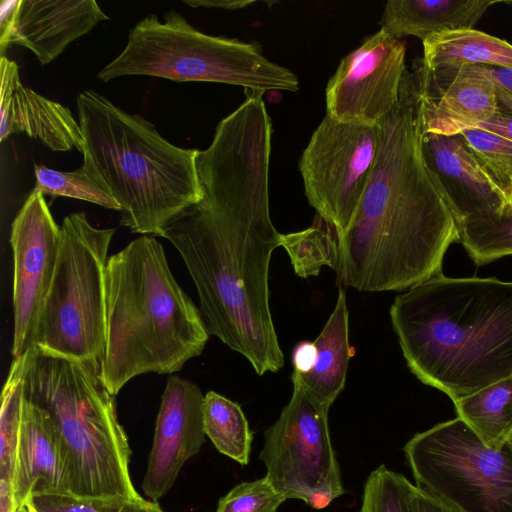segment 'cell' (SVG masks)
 Segmentation results:
<instances>
[{
  "instance_id": "74e56055",
  "label": "cell",
  "mask_w": 512,
  "mask_h": 512,
  "mask_svg": "<svg viewBox=\"0 0 512 512\" xmlns=\"http://www.w3.org/2000/svg\"><path fill=\"white\" fill-rule=\"evenodd\" d=\"M184 3L193 8H220L225 10H237L252 5L254 1L246 0H184Z\"/></svg>"
},
{
  "instance_id": "e0dca14e",
  "label": "cell",
  "mask_w": 512,
  "mask_h": 512,
  "mask_svg": "<svg viewBox=\"0 0 512 512\" xmlns=\"http://www.w3.org/2000/svg\"><path fill=\"white\" fill-rule=\"evenodd\" d=\"M109 17L95 0H22L11 44L46 65Z\"/></svg>"
},
{
  "instance_id": "ffe728a7",
  "label": "cell",
  "mask_w": 512,
  "mask_h": 512,
  "mask_svg": "<svg viewBox=\"0 0 512 512\" xmlns=\"http://www.w3.org/2000/svg\"><path fill=\"white\" fill-rule=\"evenodd\" d=\"M491 0H389L381 28L395 38L414 36L422 41L447 31L474 29Z\"/></svg>"
},
{
  "instance_id": "d4e9b609",
  "label": "cell",
  "mask_w": 512,
  "mask_h": 512,
  "mask_svg": "<svg viewBox=\"0 0 512 512\" xmlns=\"http://www.w3.org/2000/svg\"><path fill=\"white\" fill-rule=\"evenodd\" d=\"M203 425L215 448L241 465L250 458L253 433L241 406L225 396L209 391L204 395Z\"/></svg>"
},
{
  "instance_id": "ab89813d",
  "label": "cell",
  "mask_w": 512,
  "mask_h": 512,
  "mask_svg": "<svg viewBox=\"0 0 512 512\" xmlns=\"http://www.w3.org/2000/svg\"><path fill=\"white\" fill-rule=\"evenodd\" d=\"M137 512H164L158 502L152 500H145L144 498L139 502Z\"/></svg>"
},
{
  "instance_id": "9a60e30c",
  "label": "cell",
  "mask_w": 512,
  "mask_h": 512,
  "mask_svg": "<svg viewBox=\"0 0 512 512\" xmlns=\"http://www.w3.org/2000/svg\"><path fill=\"white\" fill-rule=\"evenodd\" d=\"M414 74L425 133L458 134L488 121L499 110L494 84L474 66L419 67Z\"/></svg>"
},
{
  "instance_id": "7bdbcfd3",
  "label": "cell",
  "mask_w": 512,
  "mask_h": 512,
  "mask_svg": "<svg viewBox=\"0 0 512 512\" xmlns=\"http://www.w3.org/2000/svg\"><path fill=\"white\" fill-rule=\"evenodd\" d=\"M511 210V209H510Z\"/></svg>"
},
{
  "instance_id": "d590c367",
  "label": "cell",
  "mask_w": 512,
  "mask_h": 512,
  "mask_svg": "<svg viewBox=\"0 0 512 512\" xmlns=\"http://www.w3.org/2000/svg\"><path fill=\"white\" fill-rule=\"evenodd\" d=\"M315 354L316 350L313 342L303 341L299 343L293 351V371L299 373L309 371L313 367Z\"/></svg>"
},
{
  "instance_id": "8d00e7d4",
  "label": "cell",
  "mask_w": 512,
  "mask_h": 512,
  "mask_svg": "<svg viewBox=\"0 0 512 512\" xmlns=\"http://www.w3.org/2000/svg\"><path fill=\"white\" fill-rule=\"evenodd\" d=\"M415 512H453L442 502L415 486L413 497Z\"/></svg>"
},
{
  "instance_id": "44dd1931",
  "label": "cell",
  "mask_w": 512,
  "mask_h": 512,
  "mask_svg": "<svg viewBox=\"0 0 512 512\" xmlns=\"http://www.w3.org/2000/svg\"><path fill=\"white\" fill-rule=\"evenodd\" d=\"M316 350L313 367L293 371L292 382L299 384L314 400L330 408L345 386L353 349L349 343L346 293L340 287L333 312L313 342Z\"/></svg>"
},
{
  "instance_id": "7a4b0ae2",
  "label": "cell",
  "mask_w": 512,
  "mask_h": 512,
  "mask_svg": "<svg viewBox=\"0 0 512 512\" xmlns=\"http://www.w3.org/2000/svg\"><path fill=\"white\" fill-rule=\"evenodd\" d=\"M378 126L377 157L339 239L335 271L341 284L359 291H403L442 274L459 228L423 156L415 74L406 72L398 103Z\"/></svg>"
},
{
  "instance_id": "484cf974",
  "label": "cell",
  "mask_w": 512,
  "mask_h": 512,
  "mask_svg": "<svg viewBox=\"0 0 512 512\" xmlns=\"http://www.w3.org/2000/svg\"><path fill=\"white\" fill-rule=\"evenodd\" d=\"M458 228L460 242L476 265L512 255V209L470 215Z\"/></svg>"
},
{
  "instance_id": "8fae6325",
  "label": "cell",
  "mask_w": 512,
  "mask_h": 512,
  "mask_svg": "<svg viewBox=\"0 0 512 512\" xmlns=\"http://www.w3.org/2000/svg\"><path fill=\"white\" fill-rule=\"evenodd\" d=\"M379 141L378 125L341 122L326 114L302 152L299 170L307 200L339 239L364 194Z\"/></svg>"
},
{
  "instance_id": "4fadbf2b",
  "label": "cell",
  "mask_w": 512,
  "mask_h": 512,
  "mask_svg": "<svg viewBox=\"0 0 512 512\" xmlns=\"http://www.w3.org/2000/svg\"><path fill=\"white\" fill-rule=\"evenodd\" d=\"M61 227L44 194L32 190L16 214L10 233L13 254V338L11 355L31 347L33 332L55 272Z\"/></svg>"
},
{
  "instance_id": "3957f363",
  "label": "cell",
  "mask_w": 512,
  "mask_h": 512,
  "mask_svg": "<svg viewBox=\"0 0 512 512\" xmlns=\"http://www.w3.org/2000/svg\"><path fill=\"white\" fill-rule=\"evenodd\" d=\"M389 313L410 371L452 401L512 376V282L442 273Z\"/></svg>"
},
{
  "instance_id": "cb8c5ba5",
  "label": "cell",
  "mask_w": 512,
  "mask_h": 512,
  "mask_svg": "<svg viewBox=\"0 0 512 512\" xmlns=\"http://www.w3.org/2000/svg\"><path fill=\"white\" fill-rule=\"evenodd\" d=\"M457 417L496 449L512 433V376L453 401Z\"/></svg>"
},
{
  "instance_id": "d6986e66",
  "label": "cell",
  "mask_w": 512,
  "mask_h": 512,
  "mask_svg": "<svg viewBox=\"0 0 512 512\" xmlns=\"http://www.w3.org/2000/svg\"><path fill=\"white\" fill-rule=\"evenodd\" d=\"M13 133H25L53 151L77 149L83 154L82 130L71 111L20 83L9 109L0 115V140Z\"/></svg>"
},
{
  "instance_id": "9c48e42d",
  "label": "cell",
  "mask_w": 512,
  "mask_h": 512,
  "mask_svg": "<svg viewBox=\"0 0 512 512\" xmlns=\"http://www.w3.org/2000/svg\"><path fill=\"white\" fill-rule=\"evenodd\" d=\"M415 486L453 512H512V447L486 445L461 418L415 434L403 447Z\"/></svg>"
},
{
  "instance_id": "4316f807",
  "label": "cell",
  "mask_w": 512,
  "mask_h": 512,
  "mask_svg": "<svg viewBox=\"0 0 512 512\" xmlns=\"http://www.w3.org/2000/svg\"><path fill=\"white\" fill-rule=\"evenodd\" d=\"M339 237L337 231L317 215L309 228L280 235L295 273L302 277L317 276L323 266L336 268Z\"/></svg>"
},
{
  "instance_id": "30bf717a",
  "label": "cell",
  "mask_w": 512,
  "mask_h": 512,
  "mask_svg": "<svg viewBox=\"0 0 512 512\" xmlns=\"http://www.w3.org/2000/svg\"><path fill=\"white\" fill-rule=\"evenodd\" d=\"M292 383L289 402L264 433L259 458L265 477L284 498L323 509L345 493L329 432V408Z\"/></svg>"
},
{
  "instance_id": "5b68a950",
  "label": "cell",
  "mask_w": 512,
  "mask_h": 512,
  "mask_svg": "<svg viewBox=\"0 0 512 512\" xmlns=\"http://www.w3.org/2000/svg\"><path fill=\"white\" fill-rule=\"evenodd\" d=\"M83 165L120 205V224L133 233L164 237L167 226L202 196L198 150L167 141L147 119L88 89L77 96Z\"/></svg>"
},
{
  "instance_id": "6da1fadb",
  "label": "cell",
  "mask_w": 512,
  "mask_h": 512,
  "mask_svg": "<svg viewBox=\"0 0 512 512\" xmlns=\"http://www.w3.org/2000/svg\"><path fill=\"white\" fill-rule=\"evenodd\" d=\"M272 128L220 123L195 165L201 198L167 226L197 290L210 334L258 375L284 365L269 304V265L280 235L270 217Z\"/></svg>"
},
{
  "instance_id": "7c38bea8",
  "label": "cell",
  "mask_w": 512,
  "mask_h": 512,
  "mask_svg": "<svg viewBox=\"0 0 512 512\" xmlns=\"http://www.w3.org/2000/svg\"><path fill=\"white\" fill-rule=\"evenodd\" d=\"M405 56V43L383 28L366 37L329 79L326 114L341 122L378 125L399 101Z\"/></svg>"
},
{
  "instance_id": "f35d334b",
  "label": "cell",
  "mask_w": 512,
  "mask_h": 512,
  "mask_svg": "<svg viewBox=\"0 0 512 512\" xmlns=\"http://www.w3.org/2000/svg\"><path fill=\"white\" fill-rule=\"evenodd\" d=\"M497 99L499 109L512 113V95L497 90Z\"/></svg>"
},
{
  "instance_id": "83f0119b",
  "label": "cell",
  "mask_w": 512,
  "mask_h": 512,
  "mask_svg": "<svg viewBox=\"0 0 512 512\" xmlns=\"http://www.w3.org/2000/svg\"><path fill=\"white\" fill-rule=\"evenodd\" d=\"M36 183L32 190L51 197H69L120 211V205L102 182L85 166L74 171H58L34 165Z\"/></svg>"
},
{
  "instance_id": "603a6c76",
  "label": "cell",
  "mask_w": 512,
  "mask_h": 512,
  "mask_svg": "<svg viewBox=\"0 0 512 512\" xmlns=\"http://www.w3.org/2000/svg\"><path fill=\"white\" fill-rule=\"evenodd\" d=\"M26 354L13 359L3 386L0 411V512L18 511L13 478L25 401Z\"/></svg>"
},
{
  "instance_id": "60d3db41",
  "label": "cell",
  "mask_w": 512,
  "mask_h": 512,
  "mask_svg": "<svg viewBox=\"0 0 512 512\" xmlns=\"http://www.w3.org/2000/svg\"><path fill=\"white\" fill-rule=\"evenodd\" d=\"M507 443L512 447V433L510 434Z\"/></svg>"
},
{
  "instance_id": "b9f144b4",
  "label": "cell",
  "mask_w": 512,
  "mask_h": 512,
  "mask_svg": "<svg viewBox=\"0 0 512 512\" xmlns=\"http://www.w3.org/2000/svg\"><path fill=\"white\" fill-rule=\"evenodd\" d=\"M18 512H28L25 506H23L21 509L18 510Z\"/></svg>"
},
{
  "instance_id": "8992f818",
  "label": "cell",
  "mask_w": 512,
  "mask_h": 512,
  "mask_svg": "<svg viewBox=\"0 0 512 512\" xmlns=\"http://www.w3.org/2000/svg\"><path fill=\"white\" fill-rule=\"evenodd\" d=\"M25 398L52 418L61 441L67 491L86 497L143 499L129 471L131 449L100 362L25 351Z\"/></svg>"
},
{
  "instance_id": "f546056e",
  "label": "cell",
  "mask_w": 512,
  "mask_h": 512,
  "mask_svg": "<svg viewBox=\"0 0 512 512\" xmlns=\"http://www.w3.org/2000/svg\"><path fill=\"white\" fill-rule=\"evenodd\" d=\"M414 491L405 476L380 465L364 483L359 512H415Z\"/></svg>"
},
{
  "instance_id": "4dcf8cb0",
  "label": "cell",
  "mask_w": 512,
  "mask_h": 512,
  "mask_svg": "<svg viewBox=\"0 0 512 512\" xmlns=\"http://www.w3.org/2000/svg\"><path fill=\"white\" fill-rule=\"evenodd\" d=\"M141 500L86 497L69 492H36L27 498L24 506L28 512H137Z\"/></svg>"
},
{
  "instance_id": "1f68e13d",
  "label": "cell",
  "mask_w": 512,
  "mask_h": 512,
  "mask_svg": "<svg viewBox=\"0 0 512 512\" xmlns=\"http://www.w3.org/2000/svg\"><path fill=\"white\" fill-rule=\"evenodd\" d=\"M285 500L264 476L236 485L219 500L216 512H277Z\"/></svg>"
},
{
  "instance_id": "277c9868",
  "label": "cell",
  "mask_w": 512,
  "mask_h": 512,
  "mask_svg": "<svg viewBox=\"0 0 512 512\" xmlns=\"http://www.w3.org/2000/svg\"><path fill=\"white\" fill-rule=\"evenodd\" d=\"M209 335L154 236L142 235L108 258L100 375L111 394L139 375L181 370L202 353Z\"/></svg>"
},
{
  "instance_id": "f1b7e54d",
  "label": "cell",
  "mask_w": 512,
  "mask_h": 512,
  "mask_svg": "<svg viewBox=\"0 0 512 512\" xmlns=\"http://www.w3.org/2000/svg\"><path fill=\"white\" fill-rule=\"evenodd\" d=\"M460 134L503 196L506 207L502 211L512 209V141L477 128Z\"/></svg>"
},
{
  "instance_id": "ac0fdd59",
  "label": "cell",
  "mask_w": 512,
  "mask_h": 512,
  "mask_svg": "<svg viewBox=\"0 0 512 512\" xmlns=\"http://www.w3.org/2000/svg\"><path fill=\"white\" fill-rule=\"evenodd\" d=\"M36 492H68L65 461L51 416L25 398L13 478L17 510Z\"/></svg>"
},
{
  "instance_id": "5bb4252c",
  "label": "cell",
  "mask_w": 512,
  "mask_h": 512,
  "mask_svg": "<svg viewBox=\"0 0 512 512\" xmlns=\"http://www.w3.org/2000/svg\"><path fill=\"white\" fill-rule=\"evenodd\" d=\"M203 401L195 383L177 375L168 378L141 484L150 500L157 502L168 493L186 461L200 452L206 435Z\"/></svg>"
},
{
  "instance_id": "52a82bcc",
  "label": "cell",
  "mask_w": 512,
  "mask_h": 512,
  "mask_svg": "<svg viewBox=\"0 0 512 512\" xmlns=\"http://www.w3.org/2000/svg\"><path fill=\"white\" fill-rule=\"evenodd\" d=\"M163 19L149 14L136 23L122 52L97 78L108 82L143 75L176 82H216L260 94L299 90L295 73L267 59L258 45L205 34L175 10Z\"/></svg>"
},
{
  "instance_id": "ba28073f",
  "label": "cell",
  "mask_w": 512,
  "mask_h": 512,
  "mask_svg": "<svg viewBox=\"0 0 512 512\" xmlns=\"http://www.w3.org/2000/svg\"><path fill=\"white\" fill-rule=\"evenodd\" d=\"M57 264L31 346L101 362L106 337V267L114 228L93 226L85 212L62 222Z\"/></svg>"
},
{
  "instance_id": "836d02e7",
  "label": "cell",
  "mask_w": 512,
  "mask_h": 512,
  "mask_svg": "<svg viewBox=\"0 0 512 512\" xmlns=\"http://www.w3.org/2000/svg\"><path fill=\"white\" fill-rule=\"evenodd\" d=\"M474 67L494 84L496 90L512 95V68L486 65Z\"/></svg>"
},
{
  "instance_id": "7402d4cb",
  "label": "cell",
  "mask_w": 512,
  "mask_h": 512,
  "mask_svg": "<svg viewBox=\"0 0 512 512\" xmlns=\"http://www.w3.org/2000/svg\"><path fill=\"white\" fill-rule=\"evenodd\" d=\"M422 44L420 67L426 70L477 65L512 68V44L475 29L438 33Z\"/></svg>"
},
{
  "instance_id": "d6a6232c",
  "label": "cell",
  "mask_w": 512,
  "mask_h": 512,
  "mask_svg": "<svg viewBox=\"0 0 512 512\" xmlns=\"http://www.w3.org/2000/svg\"><path fill=\"white\" fill-rule=\"evenodd\" d=\"M22 0H3L0 5V50L1 56L11 44Z\"/></svg>"
},
{
  "instance_id": "e575fe53",
  "label": "cell",
  "mask_w": 512,
  "mask_h": 512,
  "mask_svg": "<svg viewBox=\"0 0 512 512\" xmlns=\"http://www.w3.org/2000/svg\"><path fill=\"white\" fill-rule=\"evenodd\" d=\"M474 128L482 129L512 141V113L499 109L491 119L478 124Z\"/></svg>"
},
{
  "instance_id": "2e32d148",
  "label": "cell",
  "mask_w": 512,
  "mask_h": 512,
  "mask_svg": "<svg viewBox=\"0 0 512 512\" xmlns=\"http://www.w3.org/2000/svg\"><path fill=\"white\" fill-rule=\"evenodd\" d=\"M422 150L427 167L459 224L483 212L506 207L500 191L481 168L463 136L425 133Z\"/></svg>"
}]
</instances>
